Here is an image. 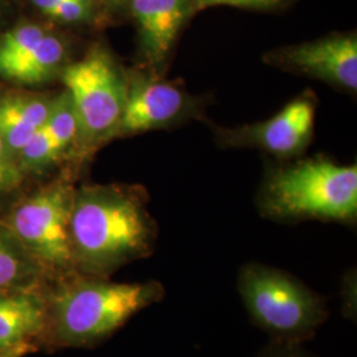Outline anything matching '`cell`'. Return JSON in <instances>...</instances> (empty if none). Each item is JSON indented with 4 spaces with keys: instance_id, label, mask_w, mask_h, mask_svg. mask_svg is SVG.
<instances>
[{
    "instance_id": "6da1fadb",
    "label": "cell",
    "mask_w": 357,
    "mask_h": 357,
    "mask_svg": "<svg viewBox=\"0 0 357 357\" xmlns=\"http://www.w3.org/2000/svg\"><path fill=\"white\" fill-rule=\"evenodd\" d=\"M69 233L77 273L109 278L153 255L158 228L141 188L85 185L75 193Z\"/></svg>"
},
{
    "instance_id": "7a4b0ae2",
    "label": "cell",
    "mask_w": 357,
    "mask_h": 357,
    "mask_svg": "<svg viewBox=\"0 0 357 357\" xmlns=\"http://www.w3.org/2000/svg\"><path fill=\"white\" fill-rule=\"evenodd\" d=\"M160 282H113L73 273L48 294V328L61 347H90L110 337L142 310L165 298Z\"/></svg>"
},
{
    "instance_id": "3957f363",
    "label": "cell",
    "mask_w": 357,
    "mask_h": 357,
    "mask_svg": "<svg viewBox=\"0 0 357 357\" xmlns=\"http://www.w3.org/2000/svg\"><path fill=\"white\" fill-rule=\"evenodd\" d=\"M261 211L275 220L352 222L357 216V167L307 160L270 175Z\"/></svg>"
},
{
    "instance_id": "277c9868",
    "label": "cell",
    "mask_w": 357,
    "mask_h": 357,
    "mask_svg": "<svg viewBox=\"0 0 357 357\" xmlns=\"http://www.w3.org/2000/svg\"><path fill=\"white\" fill-rule=\"evenodd\" d=\"M237 290L249 317L271 340L303 343L328 319L323 296L281 268L246 264Z\"/></svg>"
},
{
    "instance_id": "5b68a950",
    "label": "cell",
    "mask_w": 357,
    "mask_h": 357,
    "mask_svg": "<svg viewBox=\"0 0 357 357\" xmlns=\"http://www.w3.org/2000/svg\"><path fill=\"white\" fill-rule=\"evenodd\" d=\"M75 193L64 180L48 184L13 209L6 228L41 270L57 280L77 273L69 233Z\"/></svg>"
},
{
    "instance_id": "8992f818",
    "label": "cell",
    "mask_w": 357,
    "mask_h": 357,
    "mask_svg": "<svg viewBox=\"0 0 357 357\" xmlns=\"http://www.w3.org/2000/svg\"><path fill=\"white\" fill-rule=\"evenodd\" d=\"M61 77L76 113L77 143L88 149L116 135L128 79L113 57L101 47H94L79 61L65 66Z\"/></svg>"
},
{
    "instance_id": "52a82bcc",
    "label": "cell",
    "mask_w": 357,
    "mask_h": 357,
    "mask_svg": "<svg viewBox=\"0 0 357 357\" xmlns=\"http://www.w3.org/2000/svg\"><path fill=\"white\" fill-rule=\"evenodd\" d=\"M270 64L348 90L357 89V38L340 35L289 47L266 57Z\"/></svg>"
},
{
    "instance_id": "ba28073f",
    "label": "cell",
    "mask_w": 357,
    "mask_h": 357,
    "mask_svg": "<svg viewBox=\"0 0 357 357\" xmlns=\"http://www.w3.org/2000/svg\"><path fill=\"white\" fill-rule=\"evenodd\" d=\"M315 107L310 98H296L264 122L220 132L227 146H252L278 156H291L306 149L314 131Z\"/></svg>"
},
{
    "instance_id": "9c48e42d",
    "label": "cell",
    "mask_w": 357,
    "mask_h": 357,
    "mask_svg": "<svg viewBox=\"0 0 357 357\" xmlns=\"http://www.w3.org/2000/svg\"><path fill=\"white\" fill-rule=\"evenodd\" d=\"M191 100L175 85L137 76L128 81L125 110L116 135H130L165 128L191 110Z\"/></svg>"
},
{
    "instance_id": "30bf717a",
    "label": "cell",
    "mask_w": 357,
    "mask_h": 357,
    "mask_svg": "<svg viewBox=\"0 0 357 357\" xmlns=\"http://www.w3.org/2000/svg\"><path fill=\"white\" fill-rule=\"evenodd\" d=\"M139 32L143 59L153 68L165 64L178 32L196 13V0H130Z\"/></svg>"
},
{
    "instance_id": "8fae6325",
    "label": "cell",
    "mask_w": 357,
    "mask_h": 357,
    "mask_svg": "<svg viewBox=\"0 0 357 357\" xmlns=\"http://www.w3.org/2000/svg\"><path fill=\"white\" fill-rule=\"evenodd\" d=\"M48 328V295L24 289L0 294V351Z\"/></svg>"
},
{
    "instance_id": "7c38bea8",
    "label": "cell",
    "mask_w": 357,
    "mask_h": 357,
    "mask_svg": "<svg viewBox=\"0 0 357 357\" xmlns=\"http://www.w3.org/2000/svg\"><path fill=\"white\" fill-rule=\"evenodd\" d=\"M52 101L41 96L0 98V137L15 160L29 139L45 125Z\"/></svg>"
},
{
    "instance_id": "4fadbf2b",
    "label": "cell",
    "mask_w": 357,
    "mask_h": 357,
    "mask_svg": "<svg viewBox=\"0 0 357 357\" xmlns=\"http://www.w3.org/2000/svg\"><path fill=\"white\" fill-rule=\"evenodd\" d=\"M65 53L64 43L47 33L31 51L10 65L0 76L19 84H41L50 79L61 68Z\"/></svg>"
},
{
    "instance_id": "5bb4252c",
    "label": "cell",
    "mask_w": 357,
    "mask_h": 357,
    "mask_svg": "<svg viewBox=\"0 0 357 357\" xmlns=\"http://www.w3.org/2000/svg\"><path fill=\"white\" fill-rule=\"evenodd\" d=\"M44 271L7 229H0V294L32 289Z\"/></svg>"
},
{
    "instance_id": "9a60e30c",
    "label": "cell",
    "mask_w": 357,
    "mask_h": 357,
    "mask_svg": "<svg viewBox=\"0 0 357 357\" xmlns=\"http://www.w3.org/2000/svg\"><path fill=\"white\" fill-rule=\"evenodd\" d=\"M43 128L63 153L76 144L78 139L76 113L66 91L53 98L51 112Z\"/></svg>"
},
{
    "instance_id": "2e32d148",
    "label": "cell",
    "mask_w": 357,
    "mask_h": 357,
    "mask_svg": "<svg viewBox=\"0 0 357 357\" xmlns=\"http://www.w3.org/2000/svg\"><path fill=\"white\" fill-rule=\"evenodd\" d=\"M64 153L52 141L48 132L41 128L29 139L16 158L19 169L24 172H40L59 160Z\"/></svg>"
},
{
    "instance_id": "e0dca14e",
    "label": "cell",
    "mask_w": 357,
    "mask_h": 357,
    "mask_svg": "<svg viewBox=\"0 0 357 357\" xmlns=\"http://www.w3.org/2000/svg\"><path fill=\"white\" fill-rule=\"evenodd\" d=\"M47 32L36 24H24L8 31L0 38V75L31 51Z\"/></svg>"
},
{
    "instance_id": "ac0fdd59",
    "label": "cell",
    "mask_w": 357,
    "mask_h": 357,
    "mask_svg": "<svg viewBox=\"0 0 357 357\" xmlns=\"http://www.w3.org/2000/svg\"><path fill=\"white\" fill-rule=\"evenodd\" d=\"M20 178L22 171L0 137V193L13 190L19 184Z\"/></svg>"
},
{
    "instance_id": "d6986e66",
    "label": "cell",
    "mask_w": 357,
    "mask_h": 357,
    "mask_svg": "<svg viewBox=\"0 0 357 357\" xmlns=\"http://www.w3.org/2000/svg\"><path fill=\"white\" fill-rule=\"evenodd\" d=\"M282 0H196V11L209 7L230 6L250 10H271L281 4Z\"/></svg>"
},
{
    "instance_id": "ffe728a7",
    "label": "cell",
    "mask_w": 357,
    "mask_h": 357,
    "mask_svg": "<svg viewBox=\"0 0 357 357\" xmlns=\"http://www.w3.org/2000/svg\"><path fill=\"white\" fill-rule=\"evenodd\" d=\"M257 357H311L302 348V343L271 340V343Z\"/></svg>"
},
{
    "instance_id": "44dd1931",
    "label": "cell",
    "mask_w": 357,
    "mask_h": 357,
    "mask_svg": "<svg viewBox=\"0 0 357 357\" xmlns=\"http://www.w3.org/2000/svg\"><path fill=\"white\" fill-rule=\"evenodd\" d=\"M68 1L70 0H32L33 6L48 17H51L52 13Z\"/></svg>"
},
{
    "instance_id": "7402d4cb",
    "label": "cell",
    "mask_w": 357,
    "mask_h": 357,
    "mask_svg": "<svg viewBox=\"0 0 357 357\" xmlns=\"http://www.w3.org/2000/svg\"><path fill=\"white\" fill-rule=\"evenodd\" d=\"M31 349H32V343L24 342L22 344L13 345L7 349H1L0 357H24L31 352Z\"/></svg>"
},
{
    "instance_id": "603a6c76",
    "label": "cell",
    "mask_w": 357,
    "mask_h": 357,
    "mask_svg": "<svg viewBox=\"0 0 357 357\" xmlns=\"http://www.w3.org/2000/svg\"><path fill=\"white\" fill-rule=\"evenodd\" d=\"M103 1L105 4H107V6H110V7H121V6H123L125 3H128L130 0H101Z\"/></svg>"
}]
</instances>
